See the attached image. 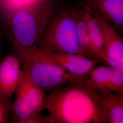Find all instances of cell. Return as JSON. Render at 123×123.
<instances>
[{"label":"cell","instance_id":"cell-4","mask_svg":"<svg viewBox=\"0 0 123 123\" xmlns=\"http://www.w3.org/2000/svg\"><path fill=\"white\" fill-rule=\"evenodd\" d=\"M37 47L52 52L82 54L73 9L56 13L49 21Z\"/></svg>","mask_w":123,"mask_h":123},{"label":"cell","instance_id":"cell-17","mask_svg":"<svg viewBox=\"0 0 123 123\" xmlns=\"http://www.w3.org/2000/svg\"><path fill=\"white\" fill-rule=\"evenodd\" d=\"M13 9L12 0H0V11L4 16L6 24L7 18Z\"/></svg>","mask_w":123,"mask_h":123},{"label":"cell","instance_id":"cell-19","mask_svg":"<svg viewBox=\"0 0 123 123\" xmlns=\"http://www.w3.org/2000/svg\"><path fill=\"white\" fill-rule=\"evenodd\" d=\"M3 37H4V36H3V33L0 32V43H1V42L2 41V40Z\"/></svg>","mask_w":123,"mask_h":123},{"label":"cell","instance_id":"cell-9","mask_svg":"<svg viewBox=\"0 0 123 123\" xmlns=\"http://www.w3.org/2000/svg\"><path fill=\"white\" fill-rule=\"evenodd\" d=\"M85 6L97 13L117 31L123 28V0H84Z\"/></svg>","mask_w":123,"mask_h":123},{"label":"cell","instance_id":"cell-5","mask_svg":"<svg viewBox=\"0 0 123 123\" xmlns=\"http://www.w3.org/2000/svg\"><path fill=\"white\" fill-rule=\"evenodd\" d=\"M16 92V97L11 106V112L13 123H21L30 115L41 113L46 108L47 96L44 90L23 70Z\"/></svg>","mask_w":123,"mask_h":123},{"label":"cell","instance_id":"cell-16","mask_svg":"<svg viewBox=\"0 0 123 123\" xmlns=\"http://www.w3.org/2000/svg\"><path fill=\"white\" fill-rule=\"evenodd\" d=\"M21 123H49V118L48 115L44 116L41 113H37L30 115Z\"/></svg>","mask_w":123,"mask_h":123},{"label":"cell","instance_id":"cell-7","mask_svg":"<svg viewBox=\"0 0 123 123\" xmlns=\"http://www.w3.org/2000/svg\"><path fill=\"white\" fill-rule=\"evenodd\" d=\"M22 63L15 53L3 58L0 62V97L10 100L22 74Z\"/></svg>","mask_w":123,"mask_h":123},{"label":"cell","instance_id":"cell-10","mask_svg":"<svg viewBox=\"0 0 123 123\" xmlns=\"http://www.w3.org/2000/svg\"><path fill=\"white\" fill-rule=\"evenodd\" d=\"M97 91L105 110L107 123H123V93L107 88Z\"/></svg>","mask_w":123,"mask_h":123},{"label":"cell","instance_id":"cell-8","mask_svg":"<svg viewBox=\"0 0 123 123\" xmlns=\"http://www.w3.org/2000/svg\"><path fill=\"white\" fill-rule=\"evenodd\" d=\"M42 49L53 61L67 72L77 76L87 77L90 71L96 66L98 63H99L98 61L81 54L54 53Z\"/></svg>","mask_w":123,"mask_h":123},{"label":"cell","instance_id":"cell-6","mask_svg":"<svg viewBox=\"0 0 123 123\" xmlns=\"http://www.w3.org/2000/svg\"><path fill=\"white\" fill-rule=\"evenodd\" d=\"M101 27L104 37L107 63L123 71V40L114 27L93 12Z\"/></svg>","mask_w":123,"mask_h":123},{"label":"cell","instance_id":"cell-1","mask_svg":"<svg viewBox=\"0 0 123 123\" xmlns=\"http://www.w3.org/2000/svg\"><path fill=\"white\" fill-rule=\"evenodd\" d=\"M49 123H107L97 91L83 83H73L52 91L47 96Z\"/></svg>","mask_w":123,"mask_h":123},{"label":"cell","instance_id":"cell-12","mask_svg":"<svg viewBox=\"0 0 123 123\" xmlns=\"http://www.w3.org/2000/svg\"><path fill=\"white\" fill-rule=\"evenodd\" d=\"M73 12L79 46L82 55L99 62V59L92 49L91 43L84 16V9H73Z\"/></svg>","mask_w":123,"mask_h":123},{"label":"cell","instance_id":"cell-18","mask_svg":"<svg viewBox=\"0 0 123 123\" xmlns=\"http://www.w3.org/2000/svg\"><path fill=\"white\" fill-rule=\"evenodd\" d=\"M6 27V22L3 14L0 11V32L3 33Z\"/></svg>","mask_w":123,"mask_h":123},{"label":"cell","instance_id":"cell-14","mask_svg":"<svg viewBox=\"0 0 123 123\" xmlns=\"http://www.w3.org/2000/svg\"><path fill=\"white\" fill-rule=\"evenodd\" d=\"M106 88L114 92L123 93V71L112 68Z\"/></svg>","mask_w":123,"mask_h":123},{"label":"cell","instance_id":"cell-11","mask_svg":"<svg viewBox=\"0 0 123 123\" xmlns=\"http://www.w3.org/2000/svg\"><path fill=\"white\" fill-rule=\"evenodd\" d=\"M84 7V16L92 49L98 58L99 62L108 65L101 27L92 11L86 6Z\"/></svg>","mask_w":123,"mask_h":123},{"label":"cell","instance_id":"cell-3","mask_svg":"<svg viewBox=\"0 0 123 123\" xmlns=\"http://www.w3.org/2000/svg\"><path fill=\"white\" fill-rule=\"evenodd\" d=\"M22 70L45 91H53L68 84L83 83L87 77L73 74L50 59L42 49H14Z\"/></svg>","mask_w":123,"mask_h":123},{"label":"cell","instance_id":"cell-2","mask_svg":"<svg viewBox=\"0 0 123 123\" xmlns=\"http://www.w3.org/2000/svg\"><path fill=\"white\" fill-rule=\"evenodd\" d=\"M57 12L52 0H36L16 7L7 18L3 36L11 41L14 49H34Z\"/></svg>","mask_w":123,"mask_h":123},{"label":"cell","instance_id":"cell-15","mask_svg":"<svg viewBox=\"0 0 123 123\" xmlns=\"http://www.w3.org/2000/svg\"><path fill=\"white\" fill-rule=\"evenodd\" d=\"M11 112L10 100L0 97V123H7Z\"/></svg>","mask_w":123,"mask_h":123},{"label":"cell","instance_id":"cell-13","mask_svg":"<svg viewBox=\"0 0 123 123\" xmlns=\"http://www.w3.org/2000/svg\"><path fill=\"white\" fill-rule=\"evenodd\" d=\"M112 70V67L108 65L95 67L87 77L85 84L94 91L106 89Z\"/></svg>","mask_w":123,"mask_h":123}]
</instances>
